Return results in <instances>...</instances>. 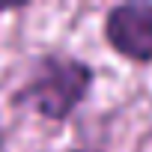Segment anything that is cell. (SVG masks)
I'll return each instance as SVG.
<instances>
[{
  "label": "cell",
  "mask_w": 152,
  "mask_h": 152,
  "mask_svg": "<svg viewBox=\"0 0 152 152\" xmlns=\"http://www.w3.org/2000/svg\"><path fill=\"white\" fill-rule=\"evenodd\" d=\"M93 84V69L72 57H45L39 72L18 90L15 104H30L45 119L63 122L84 102Z\"/></svg>",
  "instance_id": "1"
},
{
  "label": "cell",
  "mask_w": 152,
  "mask_h": 152,
  "mask_svg": "<svg viewBox=\"0 0 152 152\" xmlns=\"http://www.w3.org/2000/svg\"><path fill=\"white\" fill-rule=\"evenodd\" d=\"M110 48L134 63H152V3H122L104 18Z\"/></svg>",
  "instance_id": "2"
},
{
  "label": "cell",
  "mask_w": 152,
  "mask_h": 152,
  "mask_svg": "<svg viewBox=\"0 0 152 152\" xmlns=\"http://www.w3.org/2000/svg\"><path fill=\"white\" fill-rule=\"evenodd\" d=\"M72 152H93V149H72Z\"/></svg>",
  "instance_id": "3"
}]
</instances>
